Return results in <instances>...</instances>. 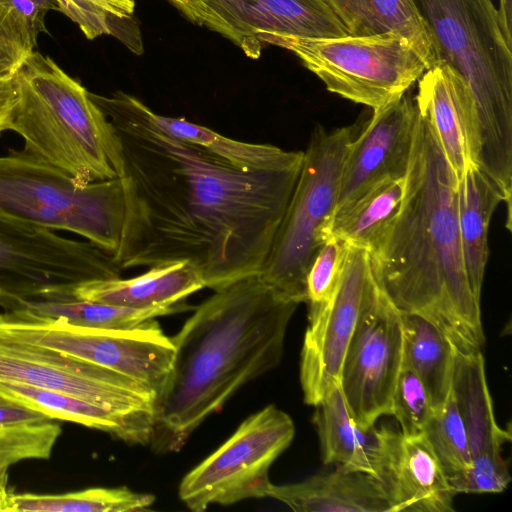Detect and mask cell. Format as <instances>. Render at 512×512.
Returning a JSON list of instances; mask_svg holds the SVG:
<instances>
[{"instance_id":"1","label":"cell","mask_w":512,"mask_h":512,"mask_svg":"<svg viewBox=\"0 0 512 512\" xmlns=\"http://www.w3.org/2000/svg\"><path fill=\"white\" fill-rule=\"evenodd\" d=\"M118 139L123 269L188 261L213 291L258 274L301 166L246 171L168 135L138 98L89 92Z\"/></svg>"},{"instance_id":"2","label":"cell","mask_w":512,"mask_h":512,"mask_svg":"<svg viewBox=\"0 0 512 512\" xmlns=\"http://www.w3.org/2000/svg\"><path fill=\"white\" fill-rule=\"evenodd\" d=\"M376 282L404 313L433 323L455 351H481L480 301L463 261L457 217V177L417 111L398 212L370 254Z\"/></svg>"},{"instance_id":"3","label":"cell","mask_w":512,"mask_h":512,"mask_svg":"<svg viewBox=\"0 0 512 512\" xmlns=\"http://www.w3.org/2000/svg\"><path fill=\"white\" fill-rule=\"evenodd\" d=\"M299 304L254 274L215 290L196 307L171 337V370L155 399L154 451H180L242 386L280 364Z\"/></svg>"},{"instance_id":"4","label":"cell","mask_w":512,"mask_h":512,"mask_svg":"<svg viewBox=\"0 0 512 512\" xmlns=\"http://www.w3.org/2000/svg\"><path fill=\"white\" fill-rule=\"evenodd\" d=\"M429 37L436 64L467 83L480 127L477 166L512 196V47L492 0H412Z\"/></svg>"},{"instance_id":"5","label":"cell","mask_w":512,"mask_h":512,"mask_svg":"<svg viewBox=\"0 0 512 512\" xmlns=\"http://www.w3.org/2000/svg\"><path fill=\"white\" fill-rule=\"evenodd\" d=\"M19 100L10 129L26 152L78 186L119 178L118 139L89 91L49 56L34 51L17 72Z\"/></svg>"},{"instance_id":"6","label":"cell","mask_w":512,"mask_h":512,"mask_svg":"<svg viewBox=\"0 0 512 512\" xmlns=\"http://www.w3.org/2000/svg\"><path fill=\"white\" fill-rule=\"evenodd\" d=\"M0 213L78 234L113 255L125 218L123 184L115 178L78 186L25 150H10L0 156Z\"/></svg>"},{"instance_id":"7","label":"cell","mask_w":512,"mask_h":512,"mask_svg":"<svg viewBox=\"0 0 512 512\" xmlns=\"http://www.w3.org/2000/svg\"><path fill=\"white\" fill-rule=\"evenodd\" d=\"M355 134L353 126L313 129L295 188L258 273L275 292L298 303L306 302L307 272L327 239Z\"/></svg>"},{"instance_id":"8","label":"cell","mask_w":512,"mask_h":512,"mask_svg":"<svg viewBox=\"0 0 512 512\" xmlns=\"http://www.w3.org/2000/svg\"><path fill=\"white\" fill-rule=\"evenodd\" d=\"M264 43L291 51L328 91L372 110L407 93L427 70L413 44L396 33L335 38L271 36Z\"/></svg>"},{"instance_id":"9","label":"cell","mask_w":512,"mask_h":512,"mask_svg":"<svg viewBox=\"0 0 512 512\" xmlns=\"http://www.w3.org/2000/svg\"><path fill=\"white\" fill-rule=\"evenodd\" d=\"M0 341L34 345L102 366L148 386L156 395L175 352L171 337L155 319L134 329H101L19 310L0 313Z\"/></svg>"},{"instance_id":"10","label":"cell","mask_w":512,"mask_h":512,"mask_svg":"<svg viewBox=\"0 0 512 512\" xmlns=\"http://www.w3.org/2000/svg\"><path fill=\"white\" fill-rule=\"evenodd\" d=\"M295 435L292 418L268 405L249 416L217 450L188 472L179 498L194 512L268 497L269 470Z\"/></svg>"},{"instance_id":"11","label":"cell","mask_w":512,"mask_h":512,"mask_svg":"<svg viewBox=\"0 0 512 512\" xmlns=\"http://www.w3.org/2000/svg\"><path fill=\"white\" fill-rule=\"evenodd\" d=\"M120 274L113 255L95 244L0 213V298H34Z\"/></svg>"},{"instance_id":"12","label":"cell","mask_w":512,"mask_h":512,"mask_svg":"<svg viewBox=\"0 0 512 512\" xmlns=\"http://www.w3.org/2000/svg\"><path fill=\"white\" fill-rule=\"evenodd\" d=\"M0 382L67 393L154 426L156 393L113 370L57 351L0 341Z\"/></svg>"},{"instance_id":"13","label":"cell","mask_w":512,"mask_h":512,"mask_svg":"<svg viewBox=\"0 0 512 512\" xmlns=\"http://www.w3.org/2000/svg\"><path fill=\"white\" fill-rule=\"evenodd\" d=\"M376 282L370 253L349 245L339 283L324 303L308 305V325L300 356L305 403L315 406L339 386L343 360Z\"/></svg>"},{"instance_id":"14","label":"cell","mask_w":512,"mask_h":512,"mask_svg":"<svg viewBox=\"0 0 512 512\" xmlns=\"http://www.w3.org/2000/svg\"><path fill=\"white\" fill-rule=\"evenodd\" d=\"M403 358L400 311L378 289L366 304L347 348L339 387L356 426L369 432L390 415Z\"/></svg>"},{"instance_id":"15","label":"cell","mask_w":512,"mask_h":512,"mask_svg":"<svg viewBox=\"0 0 512 512\" xmlns=\"http://www.w3.org/2000/svg\"><path fill=\"white\" fill-rule=\"evenodd\" d=\"M198 25L223 35L252 59L271 36L349 35L323 0H203Z\"/></svg>"},{"instance_id":"16","label":"cell","mask_w":512,"mask_h":512,"mask_svg":"<svg viewBox=\"0 0 512 512\" xmlns=\"http://www.w3.org/2000/svg\"><path fill=\"white\" fill-rule=\"evenodd\" d=\"M451 393L465 426L471 455L470 467L450 481L451 487L457 494L503 492L511 475L501 451L511 435L496 421L481 351L454 350Z\"/></svg>"},{"instance_id":"17","label":"cell","mask_w":512,"mask_h":512,"mask_svg":"<svg viewBox=\"0 0 512 512\" xmlns=\"http://www.w3.org/2000/svg\"><path fill=\"white\" fill-rule=\"evenodd\" d=\"M372 475L390 512H453L457 493L424 433L408 435L380 426L370 431Z\"/></svg>"},{"instance_id":"18","label":"cell","mask_w":512,"mask_h":512,"mask_svg":"<svg viewBox=\"0 0 512 512\" xmlns=\"http://www.w3.org/2000/svg\"><path fill=\"white\" fill-rule=\"evenodd\" d=\"M416 118L415 101L407 93L373 110L348 146L335 211L382 181L405 177Z\"/></svg>"},{"instance_id":"19","label":"cell","mask_w":512,"mask_h":512,"mask_svg":"<svg viewBox=\"0 0 512 512\" xmlns=\"http://www.w3.org/2000/svg\"><path fill=\"white\" fill-rule=\"evenodd\" d=\"M418 113L430 125L457 180L477 165L480 127L473 95L465 80L444 63L418 79L414 99Z\"/></svg>"},{"instance_id":"20","label":"cell","mask_w":512,"mask_h":512,"mask_svg":"<svg viewBox=\"0 0 512 512\" xmlns=\"http://www.w3.org/2000/svg\"><path fill=\"white\" fill-rule=\"evenodd\" d=\"M202 288L205 283L199 270L188 261H175L150 267L136 277L91 280L66 290L79 299L151 309L177 304Z\"/></svg>"},{"instance_id":"21","label":"cell","mask_w":512,"mask_h":512,"mask_svg":"<svg viewBox=\"0 0 512 512\" xmlns=\"http://www.w3.org/2000/svg\"><path fill=\"white\" fill-rule=\"evenodd\" d=\"M268 497L296 512H390L385 492L373 475L338 467L296 483H272Z\"/></svg>"},{"instance_id":"22","label":"cell","mask_w":512,"mask_h":512,"mask_svg":"<svg viewBox=\"0 0 512 512\" xmlns=\"http://www.w3.org/2000/svg\"><path fill=\"white\" fill-rule=\"evenodd\" d=\"M0 396L58 419L107 432L129 444H150L153 425L67 393L25 384L0 382Z\"/></svg>"},{"instance_id":"23","label":"cell","mask_w":512,"mask_h":512,"mask_svg":"<svg viewBox=\"0 0 512 512\" xmlns=\"http://www.w3.org/2000/svg\"><path fill=\"white\" fill-rule=\"evenodd\" d=\"M505 199L497 185L477 166L457 180V217L466 275L475 298L481 291L489 257L492 215Z\"/></svg>"},{"instance_id":"24","label":"cell","mask_w":512,"mask_h":512,"mask_svg":"<svg viewBox=\"0 0 512 512\" xmlns=\"http://www.w3.org/2000/svg\"><path fill=\"white\" fill-rule=\"evenodd\" d=\"M0 304L5 310H19L38 317L63 318L73 325L101 329H134L159 316L187 309L181 303L151 309L119 307L79 299L63 289L50 290L34 298L1 297Z\"/></svg>"},{"instance_id":"25","label":"cell","mask_w":512,"mask_h":512,"mask_svg":"<svg viewBox=\"0 0 512 512\" xmlns=\"http://www.w3.org/2000/svg\"><path fill=\"white\" fill-rule=\"evenodd\" d=\"M351 36L396 33L410 41L426 64L436 65L429 37L412 0H323Z\"/></svg>"},{"instance_id":"26","label":"cell","mask_w":512,"mask_h":512,"mask_svg":"<svg viewBox=\"0 0 512 512\" xmlns=\"http://www.w3.org/2000/svg\"><path fill=\"white\" fill-rule=\"evenodd\" d=\"M151 115L156 125L168 135L201 147L242 170L281 171L302 165L303 151L239 141L184 118L163 116L154 111Z\"/></svg>"},{"instance_id":"27","label":"cell","mask_w":512,"mask_h":512,"mask_svg":"<svg viewBox=\"0 0 512 512\" xmlns=\"http://www.w3.org/2000/svg\"><path fill=\"white\" fill-rule=\"evenodd\" d=\"M405 178V177H404ZM403 179L382 181L352 203L334 212L326 236H334L348 245L376 250L401 204Z\"/></svg>"},{"instance_id":"28","label":"cell","mask_w":512,"mask_h":512,"mask_svg":"<svg viewBox=\"0 0 512 512\" xmlns=\"http://www.w3.org/2000/svg\"><path fill=\"white\" fill-rule=\"evenodd\" d=\"M403 355L424 385L434 411L447 400L452 384L454 348L430 321L400 312Z\"/></svg>"},{"instance_id":"29","label":"cell","mask_w":512,"mask_h":512,"mask_svg":"<svg viewBox=\"0 0 512 512\" xmlns=\"http://www.w3.org/2000/svg\"><path fill=\"white\" fill-rule=\"evenodd\" d=\"M314 407L313 423L323 463L372 475L369 458L371 430L364 432L356 426L340 387L334 388Z\"/></svg>"},{"instance_id":"30","label":"cell","mask_w":512,"mask_h":512,"mask_svg":"<svg viewBox=\"0 0 512 512\" xmlns=\"http://www.w3.org/2000/svg\"><path fill=\"white\" fill-rule=\"evenodd\" d=\"M155 496L127 487L89 488L64 494H10L7 512H128L150 508Z\"/></svg>"},{"instance_id":"31","label":"cell","mask_w":512,"mask_h":512,"mask_svg":"<svg viewBox=\"0 0 512 512\" xmlns=\"http://www.w3.org/2000/svg\"><path fill=\"white\" fill-rule=\"evenodd\" d=\"M57 8L78 25L86 38L113 35L135 53L142 52L133 22L135 0H54Z\"/></svg>"},{"instance_id":"32","label":"cell","mask_w":512,"mask_h":512,"mask_svg":"<svg viewBox=\"0 0 512 512\" xmlns=\"http://www.w3.org/2000/svg\"><path fill=\"white\" fill-rule=\"evenodd\" d=\"M423 433L449 482L470 467L468 438L451 391L445 403L434 411Z\"/></svg>"},{"instance_id":"33","label":"cell","mask_w":512,"mask_h":512,"mask_svg":"<svg viewBox=\"0 0 512 512\" xmlns=\"http://www.w3.org/2000/svg\"><path fill=\"white\" fill-rule=\"evenodd\" d=\"M434 413L429 395L404 355L392 397L391 413L408 435L423 433Z\"/></svg>"},{"instance_id":"34","label":"cell","mask_w":512,"mask_h":512,"mask_svg":"<svg viewBox=\"0 0 512 512\" xmlns=\"http://www.w3.org/2000/svg\"><path fill=\"white\" fill-rule=\"evenodd\" d=\"M349 245L334 236L326 241L314 257L306 276V303L326 302L341 278Z\"/></svg>"},{"instance_id":"35","label":"cell","mask_w":512,"mask_h":512,"mask_svg":"<svg viewBox=\"0 0 512 512\" xmlns=\"http://www.w3.org/2000/svg\"><path fill=\"white\" fill-rule=\"evenodd\" d=\"M36 45L24 21L0 1V76L15 75Z\"/></svg>"},{"instance_id":"36","label":"cell","mask_w":512,"mask_h":512,"mask_svg":"<svg viewBox=\"0 0 512 512\" xmlns=\"http://www.w3.org/2000/svg\"><path fill=\"white\" fill-rule=\"evenodd\" d=\"M10 7L27 25L33 38L46 33L45 16L50 10H58L54 0H0Z\"/></svg>"},{"instance_id":"37","label":"cell","mask_w":512,"mask_h":512,"mask_svg":"<svg viewBox=\"0 0 512 512\" xmlns=\"http://www.w3.org/2000/svg\"><path fill=\"white\" fill-rule=\"evenodd\" d=\"M48 420L37 411L0 396V427L38 424Z\"/></svg>"},{"instance_id":"38","label":"cell","mask_w":512,"mask_h":512,"mask_svg":"<svg viewBox=\"0 0 512 512\" xmlns=\"http://www.w3.org/2000/svg\"><path fill=\"white\" fill-rule=\"evenodd\" d=\"M19 100L17 73L0 76V135L10 129L14 110Z\"/></svg>"},{"instance_id":"39","label":"cell","mask_w":512,"mask_h":512,"mask_svg":"<svg viewBox=\"0 0 512 512\" xmlns=\"http://www.w3.org/2000/svg\"><path fill=\"white\" fill-rule=\"evenodd\" d=\"M498 15L505 40L512 47V0H499Z\"/></svg>"},{"instance_id":"40","label":"cell","mask_w":512,"mask_h":512,"mask_svg":"<svg viewBox=\"0 0 512 512\" xmlns=\"http://www.w3.org/2000/svg\"><path fill=\"white\" fill-rule=\"evenodd\" d=\"M10 494L8 490V470L0 469V512H7Z\"/></svg>"},{"instance_id":"41","label":"cell","mask_w":512,"mask_h":512,"mask_svg":"<svg viewBox=\"0 0 512 512\" xmlns=\"http://www.w3.org/2000/svg\"><path fill=\"white\" fill-rule=\"evenodd\" d=\"M0 296H1V290H0Z\"/></svg>"}]
</instances>
